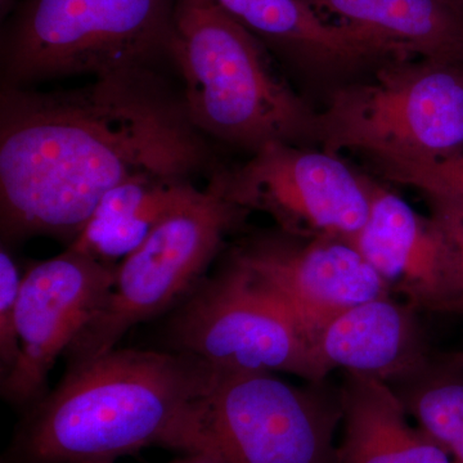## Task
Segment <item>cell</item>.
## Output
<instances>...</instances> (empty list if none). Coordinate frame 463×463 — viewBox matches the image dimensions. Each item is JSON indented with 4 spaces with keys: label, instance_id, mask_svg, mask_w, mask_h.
<instances>
[{
    "label": "cell",
    "instance_id": "cell-1",
    "mask_svg": "<svg viewBox=\"0 0 463 463\" xmlns=\"http://www.w3.org/2000/svg\"><path fill=\"white\" fill-rule=\"evenodd\" d=\"M210 164L183 96L154 69L69 90L0 87V231L5 242H74L108 192L136 176L191 179Z\"/></svg>",
    "mask_w": 463,
    "mask_h": 463
},
{
    "label": "cell",
    "instance_id": "cell-2",
    "mask_svg": "<svg viewBox=\"0 0 463 463\" xmlns=\"http://www.w3.org/2000/svg\"><path fill=\"white\" fill-rule=\"evenodd\" d=\"M218 370L175 350L118 349L72 368L26 408L0 463L115 462L173 449L188 405Z\"/></svg>",
    "mask_w": 463,
    "mask_h": 463
},
{
    "label": "cell",
    "instance_id": "cell-3",
    "mask_svg": "<svg viewBox=\"0 0 463 463\" xmlns=\"http://www.w3.org/2000/svg\"><path fill=\"white\" fill-rule=\"evenodd\" d=\"M170 61L203 136L255 154L316 142L317 112L274 71L267 47L216 0H176Z\"/></svg>",
    "mask_w": 463,
    "mask_h": 463
},
{
    "label": "cell",
    "instance_id": "cell-4",
    "mask_svg": "<svg viewBox=\"0 0 463 463\" xmlns=\"http://www.w3.org/2000/svg\"><path fill=\"white\" fill-rule=\"evenodd\" d=\"M176 0H20L0 35L2 87L103 78L170 61Z\"/></svg>",
    "mask_w": 463,
    "mask_h": 463
},
{
    "label": "cell",
    "instance_id": "cell-5",
    "mask_svg": "<svg viewBox=\"0 0 463 463\" xmlns=\"http://www.w3.org/2000/svg\"><path fill=\"white\" fill-rule=\"evenodd\" d=\"M340 390L297 386L277 373L218 371L194 399L173 449L224 463H337Z\"/></svg>",
    "mask_w": 463,
    "mask_h": 463
},
{
    "label": "cell",
    "instance_id": "cell-6",
    "mask_svg": "<svg viewBox=\"0 0 463 463\" xmlns=\"http://www.w3.org/2000/svg\"><path fill=\"white\" fill-rule=\"evenodd\" d=\"M316 142L336 155L444 156L463 151V65L397 58L336 88L317 112Z\"/></svg>",
    "mask_w": 463,
    "mask_h": 463
},
{
    "label": "cell",
    "instance_id": "cell-7",
    "mask_svg": "<svg viewBox=\"0 0 463 463\" xmlns=\"http://www.w3.org/2000/svg\"><path fill=\"white\" fill-rule=\"evenodd\" d=\"M249 213L227 196L218 172L213 173L196 199L118 264L108 297L63 354L67 368L111 352L134 326L181 304Z\"/></svg>",
    "mask_w": 463,
    "mask_h": 463
},
{
    "label": "cell",
    "instance_id": "cell-8",
    "mask_svg": "<svg viewBox=\"0 0 463 463\" xmlns=\"http://www.w3.org/2000/svg\"><path fill=\"white\" fill-rule=\"evenodd\" d=\"M167 337L170 350L218 371L288 373L312 383L330 374L303 328L230 257L174 307Z\"/></svg>",
    "mask_w": 463,
    "mask_h": 463
},
{
    "label": "cell",
    "instance_id": "cell-9",
    "mask_svg": "<svg viewBox=\"0 0 463 463\" xmlns=\"http://www.w3.org/2000/svg\"><path fill=\"white\" fill-rule=\"evenodd\" d=\"M218 173L233 203L272 216L298 239L349 241L370 215L367 178L323 149L269 143L242 166Z\"/></svg>",
    "mask_w": 463,
    "mask_h": 463
},
{
    "label": "cell",
    "instance_id": "cell-10",
    "mask_svg": "<svg viewBox=\"0 0 463 463\" xmlns=\"http://www.w3.org/2000/svg\"><path fill=\"white\" fill-rule=\"evenodd\" d=\"M118 264L103 263L67 248L24 274L17 301L20 358L0 383L8 403L29 408L47 394L58 356H63L115 281Z\"/></svg>",
    "mask_w": 463,
    "mask_h": 463
},
{
    "label": "cell",
    "instance_id": "cell-11",
    "mask_svg": "<svg viewBox=\"0 0 463 463\" xmlns=\"http://www.w3.org/2000/svg\"><path fill=\"white\" fill-rule=\"evenodd\" d=\"M303 328L316 347L319 332L349 307L392 295L347 241L282 233L250 240L228 255Z\"/></svg>",
    "mask_w": 463,
    "mask_h": 463
},
{
    "label": "cell",
    "instance_id": "cell-12",
    "mask_svg": "<svg viewBox=\"0 0 463 463\" xmlns=\"http://www.w3.org/2000/svg\"><path fill=\"white\" fill-rule=\"evenodd\" d=\"M370 215L347 241L388 286L416 309L458 310L446 246L431 218L367 178Z\"/></svg>",
    "mask_w": 463,
    "mask_h": 463
},
{
    "label": "cell",
    "instance_id": "cell-13",
    "mask_svg": "<svg viewBox=\"0 0 463 463\" xmlns=\"http://www.w3.org/2000/svg\"><path fill=\"white\" fill-rule=\"evenodd\" d=\"M414 309L388 295L335 317L316 339L323 367L388 385L410 376L432 355Z\"/></svg>",
    "mask_w": 463,
    "mask_h": 463
},
{
    "label": "cell",
    "instance_id": "cell-14",
    "mask_svg": "<svg viewBox=\"0 0 463 463\" xmlns=\"http://www.w3.org/2000/svg\"><path fill=\"white\" fill-rule=\"evenodd\" d=\"M291 65L325 71L376 67L392 60L373 39L326 20L304 0H216Z\"/></svg>",
    "mask_w": 463,
    "mask_h": 463
},
{
    "label": "cell",
    "instance_id": "cell-15",
    "mask_svg": "<svg viewBox=\"0 0 463 463\" xmlns=\"http://www.w3.org/2000/svg\"><path fill=\"white\" fill-rule=\"evenodd\" d=\"M343 435L337 463H453L383 381L345 373L340 386Z\"/></svg>",
    "mask_w": 463,
    "mask_h": 463
},
{
    "label": "cell",
    "instance_id": "cell-16",
    "mask_svg": "<svg viewBox=\"0 0 463 463\" xmlns=\"http://www.w3.org/2000/svg\"><path fill=\"white\" fill-rule=\"evenodd\" d=\"M395 58L463 65V14L447 0H304ZM326 18V17H325Z\"/></svg>",
    "mask_w": 463,
    "mask_h": 463
},
{
    "label": "cell",
    "instance_id": "cell-17",
    "mask_svg": "<svg viewBox=\"0 0 463 463\" xmlns=\"http://www.w3.org/2000/svg\"><path fill=\"white\" fill-rule=\"evenodd\" d=\"M201 191L191 179L136 176L103 196L83 231L67 248L103 263L118 264Z\"/></svg>",
    "mask_w": 463,
    "mask_h": 463
},
{
    "label": "cell",
    "instance_id": "cell-18",
    "mask_svg": "<svg viewBox=\"0 0 463 463\" xmlns=\"http://www.w3.org/2000/svg\"><path fill=\"white\" fill-rule=\"evenodd\" d=\"M389 386L453 463H463V356L432 354L419 370Z\"/></svg>",
    "mask_w": 463,
    "mask_h": 463
},
{
    "label": "cell",
    "instance_id": "cell-19",
    "mask_svg": "<svg viewBox=\"0 0 463 463\" xmlns=\"http://www.w3.org/2000/svg\"><path fill=\"white\" fill-rule=\"evenodd\" d=\"M383 181L414 188L426 197L463 200V151L444 156H364Z\"/></svg>",
    "mask_w": 463,
    "mask_h": 463
},
{
    "label": "cell",
    "instance_id": "cell-20",
    "mask_svg": "<svg viewBox=\"0 0 463 463\" xmlns=\"http://www.w3.org/2000/svg\"><path fill=\"white\" fill-rule=\"evenodd\" d=\"M24 274L7 246L0 249V383L8 379L20 358L17 301Z\"/></svg>",
    "mask_w": 463,
    "mask_h": 463
},
{
    "label": "cell",
    "instance_id": "cell-21",
    "mask_svg": "<svg viewBox=\"0 0 463 463\" xmlns=\"http://www.w3.org/2000/svg\"><path fill=\"white\" fill-rule=\"evenodd\" d=\"M430 218L446 246L458 310L463 312V200L428 197Z\"/></svg>",
    "mask_w": 463,
    "mask_h": 463
},
{
    "label": "cell",
    "instance_id": "cell-22",
    "mask_svg": "<svg viewBox=\"0 0 463 463\" xmlns=\"http://www.w3.org/2000/svg\"><path fill=\"white\" fill-rule=\"evenodd\" d=\"M169 463H224L215 457L205 455V453H187L182 458L175 459Z\"/></svg>",
    "mask_w": 463,
    "mask_h": 463
},
{
    "label": "cell",
    "instance_id": "cell-23",
    "mask_svg": "<svg viewBox=\"0 0 463 463\" xmlns=\"http://www.w3.org/2000/svg\"><path fill=\"white\" fill-rule=\"evenodd\" d=\"M14 0H0V14H2V18H5L8 16L9 12L14 9Z\"/></svg>",
    "mask_w": 463,
    "mask_h": 463
},
{
    "label": "cell",
    "instance_id": "cell-24",
    "mask_svg": "<svg viewBox=\"0 0 463 463\" xmlns=\"http://www.w3.org/2000/svg\"><path fill=\"white\" fill-rule=\"evenodd\" d=\"M447 2L463 14V0H447Z\"/></svg>",
    "mask_w": 463,
    "mask_h": 463
},
{
    "label": "cell",
    "instance_id": "cell-25",
    "mask_svg": "<svg viewBox=\"0 0 463 463\" xmlns=\"http://www.w3.org/2000/svg\"><path fill=\"white\" fill-rule=\"evenodd\" d=\"M85 463H114L112 461H93V462H85Z\"/></svg>",
    "mask_w": 463,
    "mask_h": 463
}]
</instances>
